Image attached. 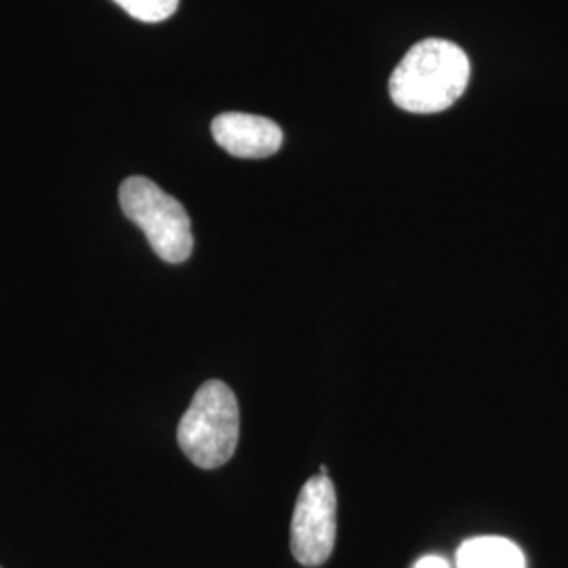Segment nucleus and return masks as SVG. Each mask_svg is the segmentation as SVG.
Returning a JSON list of instances; mask_svg holds the SVG:
<instances>
[{
  "instance_id": "nucleus-1",
  "label": "nucleus",
  "mask_w": 568,
  "mask_h": 568,
  "mask_svg": "<svg viewBox=\"0 0 568 568\" xmlns=\"http://www.w3.org/2000/svg\"><path fill=\"white\" fill-rule=\"evenodd\" d=\"M471 65L464 49L443 39L417 42L389 79V95L413 114L445 112L467 89Z\"/></svg>"
},
{
  "instance_id": "nucleus-2",
  "label": "nucleus",
  "mask_w": 568,
  "mask_h": 568,
  "mask_svg": "<svg viewBox=\"0 0 568 568\" xmlns=\"http://www.w3.org/2000/svg\"><path fill=\"white\" fill-rule=\"evenodd\" d=\"M241 410L230 386L211 379L196 389L178 427L183 455L203 469L227 464L239 447Z\"/></svg>"
},
{
  "instance_id": "nucleus-3",
  "label": "nucleus",
  "mask_w": 568,
  "mask_h": 568,
  "mask_svg": "<svg viewBox=\"0 0 568 568\" xmlns=\"http://www.w3.org/2000/svg\"><path fill=\"white\" fill-rule=\"evenodd\" d=\"M122 213L142 227L154 253L166 264H183L194 248L192 224L183 204L148 178H129L119 190Z\"/></svg>"
},
{
  "instance_id": "nucleus-4",
  "label": "nucleus",
  "mask_w": 568,
  "mask_h": 568,
  "mask_svg": "<svg viewBox=\"0 0 568 568\" xmlns=\"http://www.w3.org/2000/svg\"><path fill=\"white\" fill-rule=\"evenodd\" d=\"M337 537V495L331 478L318 474L305 483L291 523V549L300 565L321 567L331 558Z\"/></svg>"
},
{
  "instance_id": "nucleus-5",
  "label": "nucleus",
  "mask_w": 568,
  "mask_h": 568,
  "mask_svg": "<svg viewBox=\"0 0 568 568\" xmlns=\"http://www.w3.org/2000/svg\"><path fill=\"white\" fill-rule=\"evenodd\" d=\"M211 133L236 159H267L281 150L284 138L276 122L243 112L220 114L211 124Z\"/></svg>"
},
{
  "instance_id": "nucleus-6",
  "label": "nucleus",
  "mask_w": 568,
  "mask_h": 568,
  "mask_svg": "<svg viewBox=\"0 0 568 568\" xmlns=\"http://www.w3.org/2000/svg\"><path fill=\"white\" fill-rule=\"evenodd\" d=\"M457 568H527V560L509 539L476 537L457 549Z\"/></svg>"
},
{
  "instance_id": "nucleus-7",
  "label": "nucleus",
  "mask_w": 568,
  "mask_h": 568,
  "mask_svg": "<svg viewBox=\"0 0 568 568\" xmlns=\"http://www.w3.org/2000/svg\"><path fill=\"white\" fill-rule=\"evenodd\" d=\"M122 9L135 20L159 23L169 20L175 11L180 0H114Z\"/></svg>"
},
{
  "instance_id": "nucleus-8",
  "label": "nucleus",
  "mask_w": 568,
  "mask_h": 568,
  "mask_svg": "<svg viewBox=\"0 0 568 568\" xmlns=\"http://www.w3.org/2000/svg\"><path fill=\"white\" fill-rule=\"evenodd\" d=\"M415 568H448L447 560L440 556H426L422 558Z\"/></svg>"
}]
</instances>
